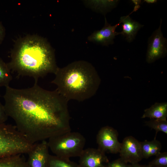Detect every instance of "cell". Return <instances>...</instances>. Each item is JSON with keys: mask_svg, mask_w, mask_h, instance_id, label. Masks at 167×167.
<instances>
[{"mask_svg": "<svg viewBox=\"0 0 167 167\" xmlns=\"http://www.w3.org/2000/svg\"><path fill=\"white\" fill-rule=\"evenodd\" d=\"M146 125L154 129L156 132L155 137L159 132L167 134V121L166 120L150 119L145 122Z\"/></svg>", "mask_w": 167, "mask_h": 167, "instance_id": "obj_19", "label": "cell"}, {"mask_svg": "<svg viewBox=\"0 0 167 167\" xmlns=\"http://www.w3.org/2000/svg\"><path fill=\"white\" fill-rule=\"evenodd\" d=\"M85 142L81 133L71 131L52 137L47 141L49 149L54 155L69 159L79 156Z\"/></svg>", "mask_w": 167, "mask_h": 167, "instance_id": "obj_5", "label": "cell"}, {"mask_svg": "<svg viewBox=\"0 0 167 167\" xmlns=\"http://www.w3.org/2000/svg\"><path fill=\"white\" fill-rule=\"evenodd\" d=\"M162 20L161 19L159 27L154 32L149 38L146 56V61L152 63L165 57L167 53L166 38L163 36L161 30Z\"/></svg>", "mask_w": 167, "mask_h": 167, "instance_id": "obj_6", "label": "cell"}, {"mask_svg": "<svg viewBox=\"0 0 167 167\" xmlns=\"http://www.w3.org/2000/svg\"><path fill=\"white\" fill-rule=\"evenodd\" d=\"M18 154L0 159V167H28L27 161Z\"/></svg>", "mask_w": 167, "mask_h": 167, "instance_id": "obj_15", "label": "cell"}, {"mask_svg": "<svg viewBox=\"0 0 167 167\" xmlns=\"http://www.w3.org/2000/svg\"><path fill=\"white\" fill-rule=\"evenodd\" d=\"M140 5H136L134 7L133 12L136 11L140 7Z\"/></svg>", "mask_w": 167, "mask_h": 167, "instance_id": "obj_27", "label": "cell"}, {"mask_svg": "<svg viewBox=\"0 0 167 167\" xmlns=\"http://www.w3.org/2000/svg\"><path fill=\"white\" fill-rule=\"evenodd\" d=\"M105 23L104 27L100 30L96 31L88 37V40L91 42L107 46L114 43L115 36L120 34V32L116 31L120 23L114 25L109 23L106 17H105Z\"/></svg>", "mask_w": 167, "mask_h": 167, "instance_id": "obj_11", "label": "cell"}, {"mask_svg": "<svg viewBox=\"0 0 167 167\" xmlns=\"http://www.w3.org/2000/svg\"><path fill=\"white\" fill-rule=\"evenodd\" d=\"M7 65L11 72L19 76L33 78L35 81L49 73H54L58 67L54 51L45 38L36 35H28L18 39Z\"/></svg>", "mask_w": 167, "mask_h": 167, "instance_id": "obj_2", "label": "cell"}, {"mask_svg": "<svg viewBox=\"0 0 167 167\" xmlns=\"http://www.w3.org/2000/svg\"><path fill=\"white\" fill-rule=\"evenodd\" d=\"M8 117L4 105L0 102V124L5 123V122L7 120Z\"/></svg>", "mask_w": 167, "mask_h": 167, "instance_id": "obj_22", "label": "cell"}, {"mask_svg": "<svg viewBox=\"0 0 167 167\" xmlns=\"http://www.w3.org/2000/svg\"><path fill=\"white\" fill-rule=\"evenodd\" d=\"M37 83L24 89L8 86L3 96L8 116L33 144L71 131L68 101L56 90H45Z\"/></svg>", "mask_w": 167, "mask_h": 167, "instance_id": "obj_1", "label": "cell"}, {"mask_svg": "<svg viewBox=\"0 0 167 167\" xmlns=\"http://www.w3.org/2000/svg\"><path fill=\"white\" fill-rule=\"evenodd\" d=\"M79 157L80 167H107L109 162L105 153L98 148L84 149Z\"/></svg>", "mask_w": 167, "mask_h": 167, "instance_id": "obj_9", "label": "cell"}, {"mask_svg": "<svg viewBox=\"0 0 167 167\" xmlns=\"http://www.w3.org/2000/svg\"><path fill=\"white\" fill-rule=\"evenodd\" d=\"M131 1L135 6L139 5L141 2V1L140 0H132Z\"/></svg>", "mask_w": 167, "mask_h": 167, "instance_id": "obj_25", "label": "cell"}, {"mask_svg": "<svg viewBox=\"0 0 167 167\" xmlns=\"http://www.w3.org/2000/svg\"><path fill=\"white\" fill-rule=\"evenodd\" d=\"M167 117V102H156L144 110L142 118H148L150 119L165 120H166Z\"/></svg>", "mask_w": 167, "mask_h": 167, "instance_id": "obj_13", "label": "cell"}, {"mask_svg": "<svg viewBox=\"0 0 167 167\" xmlns=\"http://www.w3.org/2000/svg\"><path fill=\"white\" fill-rule=\"evenodd\" d=\"M139 142L143 158H148L152 156H156L160 152L161 145L156 139L152 141L145 140Z\"/></svg>", "mask_w": 167, "mask_h": 167, "instance_id": "obj_14", "label": "cell"}, {"mask_svg": "<svg viewBox=\"0 0 167 167\" xmlns=\"http://www.w3.org/2000/svg\"><path fill=\"white\" fill-rule=\"evenodd\" d=\"M130 167H151L150 165H141L138 163L131 164Z\"/></svg>", "mask_w": 167, "mask_h": 167, "instance_id": "obj_24", "label": "cell"}, {"mask_svg": "<svg viewBox=\"0 0 167 167\" xmlns=\"http://www.w3.org/2000/svg\"><path fill=\"white\" fill-rule=\"evenodd\" d=\"M34 145L18 130L15 126L0 124V159L28 154Z\"/></svg>", "mask_w": 167, "mask_h": 167, "instance_id": "obj_4", "label": "cell"}, {"mask_svg": "<svg viewBox=\"0 0 167 167\" xmlns=\"http://www.w3.org/2000/svg\"></svg>", "mask_w": 167, "mask_h": 167, "instance_id": "obj_28", "label": "cell"}, {"mask_svg": "<svg viewBox=\"0 0 167 167\" xmlns=\"http://www.w3.org/2000/svg\"><path fill=\"white\" fill-rule=\"evenodd\" d=\"M107 167H130V165L120 158L109 162Z\"/></svg>", "mask_w": 167, "mask_h": 167, "instance_id": "obj_21", "label": "cell"}, {"mask_svg": "<svg viewBox=\"0 0 167 167\" xmlns=\"http://www.w3.org/2000/svg\"><path fill=\"white\" fill-rule=\"evenodd\" d=\"M51 83L56 89L68 101H84L96 93L101 82L94 66L84 60L73 62L62 68L58 67Z\"/></svg>", "mask_w": 167, "mask_h": 167, "instance_id": "obj_3", "label": "cell"}, {"mask_svg": "<svg viewBox=\"0 0 167 167\" xmlns=\"http://www.w3.org/2000/svg\"><path fill=\"white\" fill-rule=\"evenodd\" d=\"M47 141L44 140L34 144L27 154L28 167H47L49 154Z\"/></svg>", "mask_w": 167, "mask_h": 167, "instance_id": "obj_10", "label": "cell"}, {"mask_svg": "<svg viewBox=\"0 0 167 167\" xmlns=\"http://www.w3.org/2000/svg\"><path fill=\"white\" fill-rule=\"evenodd\" d=\"M120 23H122V31L120 34L125 37L127 41L131 42L133 41L138 31L143 26L136 21L131 18L129 15L122 16Z\"/></svg>", "mask_w": 167, "mask_h": 167, "instance_id": "obj_12", "label": "cell"}, {"mask_svg": "<svg viewBox=\"0 0 167 167\" xmlns=\"http://www.w3.org/2000/svg\"><path fill=\"white\" fill-rule=\"evenodd\" d=\"M12 79L11 72L7 63L0 58V87L9 86Z\"/></svg>", "mask_w": 167, "mask_h": 167, "instance_id": "obj_18", "label": "cell"}, {"mask_svg": "<svg viewBox=\"0 0 167 167\" xmlns=\"http://www.w3.org/2000/svg\"><path fill=\"white\" fill-rule=\"evenodd\" d=\"M151 161L149 165L151 167H167V152H160Z\"/></svg>", "mask_w": 167, "mask_h": 167, "instance_id": "obj_20", "label": "cell"}, {"mask_svg": "<svg viewBox=\"0 0 167 167\" xmlns=\"http://www.w3.org/2000/svg\"><path fill=\"white\" fill-rule=\"evenodd\" d=\"M47 167H80L79 164L71 161L69 158L61 157L49 154Z\"/></svg>", "mask_w": 167, "mask_h": 167, "instance_id": "obj_17", "label": "cell"}, {"mask_svg": "<svg viewBox=\"0 0 167 167\" xmlns=\"http://www.w3.org/2000/svg\"><path fill=\"white\" fill-rule=\"evenodd\" d=\"M119 153L121 159L131 164L138 163L143 158L140 142L131 136L123 139Z\"/></svg>", "mask_w": 167, "mask_h": 167, "instance_id": "obj_8", "label": "cell"}, {"mask_svg": "<svg viewBox=\"0 0 167 167\" xmlns=\"http://www.w3.org/2000/svg\"><path fill=\"white\" fill-rule=\"evenodd\" d=\"M118 2V0H94L86 1L85 2L93 10L104 13L115 6Z\"/></svg>", "mask_w": 167, "mask_h": 167, "instance_id": "obj_16", "label": "cell"}, {"mask_svg": "<svg viewBox=\"0 0 167 167\" xmlns=\"http://www.w3.org/2000/svg\"><path fill=\"white\" fill-rule=\"evenodd\" d=\"M118 135L117 131L113 128L108 126L103 127L96 135L98 148L105 153H119L121 143L118 140Z\"/></svg>", "mask_w": 167, "mask_h": 167, "instance_id": "obj_7", "label": "cell"}, {"mask_svg": "<svg viewBox=\"0 0 167 167\" xmlns=\"http://www.w3.org/2000/svg\"><path fill=\"white\" fill-rule=\"evenodd\" d=\"M157 2L156 0H144V2H146L148 4H152L156 2Z\"/></svg>", "mask_w": 167, "mask_h": 167, "instance_id": "obj_26", "label": "cell"}, {"mask_svg": "<svg viewBox=\"0 0 167 167\" xmlns=\"http://www.w3.org/2000/svg\"><path fill=\"white\" fill-rule=\"evenodd\" d=\"M5 28L0 21V45L3 41L5 36Z\"/></svg>", "mask_w": 167, "mask_h": 167, "instance_id": "obj_23", "label": "cell"}]
</instances>
